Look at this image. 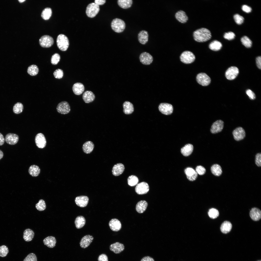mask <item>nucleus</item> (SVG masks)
Returning <instances> with one entry per match:
<instances>
[{
	"mask_svg": "<svg viewBox=\"0 0 261 261\" xmlns=\"http://www.w3.org/2000/svg\"><path fill=\"white\" fill-rule=\"evenodd\" d=\"M193 36L195 41L202 42L209 40L211 35L210 31L208 29L202 28L197 29L193 32Z\"/></svg>",
	"mask_w": 261,
	"mask_h": 261,
	"instance_id": "nucleus-1",
	"label": "nucleus"
},
{
	"mask_svg": "<svg viewBox=\"0 0 261 261\" xmlns=\"http://www.w3.org/2000/svg\"><path fill=\"white\" fill-rule=\"evenodd\" d=\"M57 44L58 48L62 51H66L69 45L68 37L63 34L59 35L57 39Z\"/></svg>",
	"mask_w": 261,
	"mask_h": 261,
	"instance_id": "nucleus-2",
	"label": "nucleus"
},
{
	"mask_svg": "<svg viewBox=\"0 0 261 261\" xmlns=\"http://www.w3.org/2000/svg\"><path fill=\"white\" fill-rule=\"evenodd\" d=\"M125 22L123 20L118 18L113 19L111 23L112 29L117 33L123 32L125 28Z\"/></svg>",
	"mask_w": 261,
	"mask_h": 261,
	"instance_id": "nucleus-3",
	"label": "nucleus"
},
{
	"mask_svg": "<svg viewBox=\"0 0 261 261\" xmlns=\"http://www.w3.org/2000/svg\"><path fill=\"white\" fill-rule=\"evenodd\" d=\"M180 58L181 61L183 63L186 64H189L194 61L195 57L192 52L186 51L182 53L180 56Z\"/></svg>",
	"mask_w": 261,
	"mask_h": 261,
	"instance_id": "nucleus-4",
	"label": "nucleus"
},
{
	"mask_svg": "<svg viewBox=\"0 0 261 261\" xmlns=\"http://www.w3.org/2000/svg\"><path fill=\"white\" fill-rule=\"evenodd\" d=\"M99 10V6L94 3H92L89 4L87 6L86 13L88 17L93 18L97 14Z\"/></svg>",
	"mask_w": 261,
	"mask_h": 261,
	"instance_id": "nucleus-5",
	"label": "nucleus"
},
{
	"mask_svg": "<svg viewBox=\"0 0 261 261\" xmlns=\"http://www.w3.org/2000/svg\"><path fill=\"white\" fill-rule=\"evenodd\" d=\"M39 43L42 47L48 48L51 47L54 42L53 38L50 36L46 35L42 36L39 40Z\"/></svg>",
	"mask_w": 261,
	"mask_h": 261,
	"instance_id": "nucleus-6",
	"label": "nucleus"
},
{
	"mask_svg": "<svg viewBox=\"0 0 261 261\" xmlns=\"http://www.w3.org/2000/svg\"><path fill=\"white\" fill-rule=\"evenodd\" d=\"M197 82L203 86L208 85L211 82L210 78L206 74L204 73H199L196 77Z\"/></svg>",
	"mask_w": 261,
	"mask_h": 261,
	"instance_id": "nucleus-7",
	"label": "nucleus"
},
{
	"mask_svg": "<svg viewBox=\"0 0 261 261\" xmlns=\"http://www.w3.org/2000/svg\"><path fill=\"white\" fill-rule=\"evenodd\" d=\"M57 110L59 113L65 114L69 113L71 109L68 103L66 101H64L58 103L57 107Z\"/></svg>",
	"mask_w": 261,
	"mask_h": 261,
	"instance_id": "nucleus-8",
	"label": "nucleus"
},
{
	"mask_svg": "<svg viewBox=\"0 0 261 261\" xmlns=\"http://www.w3.org/2000/svg\"><path fill=\"white\" fill-rule=\"evenodd\" d=\"M149 189L148 183L145 182H142L137 185L135 188V191L139 195H143L147 193Z\"/></svg>",
	"mask_w": 261,
	"mask_h": 261,
	"instance_id": "nucleus-9",
	"label": "nucleus"
},
{
	"mask_svg": "<svg viewBox=\"0 0 261 261\" xmlns=\"http://www.w3.org/2000/svg\"><path fill=\"white\" fill-rule=\"evenodd\" d=\"M239 72L238 69L234 66L229 67L225 73L226 78L229 80H232L235 79L237 76Z\"/></svg>",
	"mask_w": 261,
	"mask_h": 261,
	"instance_id": "nucleus-10",
	"label": "nucleus"
},
{
	"mask_svg": "<svg viewBox=\"0 0 261 261\" xmlns=\"http://www.w3.org/2000/svg\"><path fill=\"white\" fill-rule=\"evenodd\" d=\"M159 109L162 114L168 115L171 114L173 110V106L170 104L167 103H161L159 106Z\"/></svg>",
	"mask_w": 261,
	"mask_h": 261,
	"instance_id": "nucleus-11",
	"label": "nucleus"
},
{
	"mask_svg": "<svg viewBox=\"0 0 261 261\" xmlns=\"http://www.w3.org/2000/svg\"><path fill=\"white\" fill-rule=\"evenodd\" d=\"M234 139L239 141L243 139L246 136V133L244 129L242 127H239L236 128L232 132Z\"/></svg>",
	"mask_w": 261,
	"mask_h": 261,
	"instance_id": "nucleus-12",
	"label": "nucleus"
},
{
	"mask_svg": "<svg viewBox=\"0 0 261 261\" xmlns=\"http://www.w3.org/2000/svg\"><path fill=\"white\" fill-rule=\"evenodd\" d=\"M35 142L36 146L40 148H43L46 146V141L44 135L41 133L37 134L35 137Z\"/></svg>",
	"mask_w": 261,
	"mask_h": 261,
	"instance_id": "nucleus-13",
	"label": "nucleus"
},
{
	"mask_svg": "<svg viewBox=\"0 0 261 261\" xmlns=\"http://www.w3.org/2000/svg\"><path fill=\"white\" fill-rule=\"evenodd\" d=\"M224 126V122L222 120H219L214 122L211 127V132L213 134H216L221 132Z\"/></svg>",
	"mask_w": 261,
	"mask_h": 261,
	"instance_id": "nucleus-14",
	"label": "nucleus"
},
{
	"mask_svg": "<svg viewBox=\"0 0 261 261\" xmlns=\"http://www.w3.org/2000/svg\"><path fill=\"white\" fill-rule=\"evenodd\" d=\"M139 58L140 62L143 64L146 65H150L153 61L152 56L146 52L142 53L140 55Z\"/></svg>",
	"mask_w": 261,
	"mask_h": 261,
	"instance_id": "nucleus-15",
	"label": "nucleus"
},
{
	"mask_svg": "<svg viewBox=\"0 0 261 261\" xmlns=\"http://www.w3.org/2000/svg\"><path fill=\"white\" fill-rule=\"evenodd\" d=\"M19 137L17 134L13 133H8L5 136V140L8 144L11 145L16 144L18 142Z\"/></svg>",
	"mask_w": 261,
	"mask_h": 261,
	"instance_id": "nucleus-16",
	"label": "nucleus"
},
{
	"mask_svg": "<svg viewBox=\"0 0 261 261\" xmlns=\"http://www.w3.org/2000/svg\"><path fill=\"white\" fill-rule=\"evenodd\" d=\"M93 239V237L91 235H87L84 236L80 242V247L83 248H87L92 242Z\"/></svg>",
	"mask_w": 261,
	"mask_h": 261,
	"instance_id": "nucleus-17",
	"label": "nucleus"
},
{
	"mask_svg": "<svg viewBox=\"0 0 261 261\" xmlns=\"http://www.w3.org/2000/svg\"><path fill=\"white\" fill-rule=\"evenodd\" d=\"M88 197L84 196H77L75 199V202L76 205L81 207H86L88 204Z\"/></svg>",
	"mask_w": 261,
	"mask_h": 261,
	"instance_id": "nucleus-18",
	"label": "nucleus"
},
{
	"mask_svg": "<svg viewBox=\"0 0 261 261\" xmlns=\"http://www.w3.org/2000/svg\"><path fill=\"white\" fill-rule=\"evenodd\" d=\"M110 250L116 254L120 253L124 249L123 244L117 242L111 244L109 246Z\"/></svg>",
	"mask_w": 261,
	"mask_h": 261,
	"instance_id": "nucleus-19",
	"label": "nucleus"
},
{
	"mask_svg": "<svg viewBox=\"0 0 261 261\" xmlns=\"http://www.w3.org/2000/svg\"><path fill=\"white\" fill-rule=\"evenodd\" d=\"M187 179L189 181L195 180L197 177V173L194 169L190 167H187L184 170Z\"/></svg>",
	"mask_w": 261,
	"mask_h": 261,
	"instance_id": "nucleus-20",
	"label": "nucleus"
},
{
	"mask_svg": "<svg viewBox=\"0 0 261 261\" xmlns=\"http://www.w3.org/2000/svg\"><path fill=\"white\" fill-rule=\"evenodd\" d=\"M109 225L112 231L115 232L120 230L122 227L120 221L116 218L111 219L109 222Z\"/></svg>",
	"mask_w": 261,
	"mask_h": 261,
	"instance_id": "nucleus-21",
	"label": "nucleus"
},
{
	"mask_svg": "<svg viewBox=\"0 0 261 261\" xmlns=\"http://www.w3.org/2000/svg\"><path fill=\"white\" fill-rule=\"evenodd\" d=\"M124 168V166L123 164L121 163H117L112 168V174L115 176H118L123 173Z\"/></svg>",
	"mask_w": 261,
	"mask_h": 261,
	"instance_id": "nucleus-22",
	"label": "nucleus"
},
{
	"mask_svg": "<svg viewBox=\"0 0 261 261\" xmlns=\"http://www.w3.org/2000/svg\"><path fill=\"white\" fill-rule=\"evenodd\" d=\"M250 215L253 220L254 221H258L261 218V211L260 209L257 208H253L250 211Z\"/></svg>",
	"mask_w": 261,
	"mask_h": 261,
	"instance_id": "nucleus-23",
	"label": "nucleus"
},
{
	"mask_svg": "<svg viewBox=\"0 0 261 261\" xmlns=\"http://www.w3.org/2000/svg\"><path fill=\"white\" fill-rule=\"evenodd\" d=\"M44 244L48 247L52 248L56 246V240L55 238L53 236H48L45 238L43 240Z\"/></svg>",
	"mask_w": 261,
	"mask_h": 261,
	"instance_id": "nucleus-24",
	"label": "nucleus"
},
{
	"mask_svg": "<svg viewBox=\"0 0 261 261\" xmlns=\"http://www.w3.org/2000/svg\"><path fill=\"white\" fill-rule=\"evenodd\" d=\"M94 94L91 91H87L83 93V99L86 103H89L93 102L95 99Z\"/></svg>",
	"mask_w": 261,
	"mask_h": 261,
	"instance_id": "nucleus-25",
	"label": "nucleus"
},
{
	"mask_svg": "<svg viewBox=\"0 0 261 261\" xmlns=\"http://www.w3.org/2000/svg\"><path fill=\"white\" fill-rule=\"evenodd\" d=\"M149 35L148 32L145 30L140 31L138 34V40L141 44H145L148 41Z\"/></svg>",
	"mask_w": 261,
	"mask_h": 261,
	"instance_id": "nucleus-26",
	"label": "nucleus"
},
{
	"mask_svg": "<svg viewBox=\"0 0 261 261\" xmlns=\"http://www.w3.org/2000/svg\"><path fill=\"white\" fill-rule=\"evenodd\" d=\"M83 85L81 83L78 82L75 83L72 87V90L74 94L79 95L81 94L84 90Z\"/></svg>",
	"mask_w": 261,
	"mask_h": 261,
	"instance_id": "nucleus-27",
	"label": "nucleus"
},
{
	"mask_svg": "<svg viewBox=\"0 0 261 261\" xmlns=\"http://www.w3.org/2000/svg\"><path fill=\"white\" fill-rule=\"evenodd\" d=\"M175 16L179 22L182 23L186 22L188 19V17L186 13L182 10L177 12L175 14Z\"/></svg>",
	"mask_w": 261,
	"mask_h": 261,
	"instance_id": "nucleus-28",
	"label": "nucleus"
},
{
	"mask_svg": "<svg viewBox=\"0 0 261 261\" xmlns=\"http://www.w3.org/2000/svg\"><path fill=\"white\" fill-rule=\"evenodd\" d=\"M147 206L148 203L146 201H141L137 203L136 207V210L139 213H142L145 210Z\"/></svg>",
	"mask_w": 261,
	"mask_h": 261,
	"instance_id": "nucleus-29",
	"label": "nucleus"
},
{
	"mask_svg": "<svg viewBox=\"0 0 261 261\" xmlns=\"http://www.w3.org/2000/svg\"><path fill=\"white\" fill-rule=\"evenodd\" d=\"M94 147V144L92 142L88 141L85 142L83 145L82 149L84 153L89 154L92 151Z\"/></svg>",
	"mask_w": 261,
	"mask_h": 261,
	"instance_id": "nucleus-30",
	"label": "nucleus"
},
{
	"mask_svg": "<svg viewBox=\"0 0 261 261\" xmlns=\"http://www.w3.org/2000/svg\"><path fill=\"white\" fill-rule=\"evenodd\" d=\"M34 235V233L31 229L28 228L26 229L24 231L23 238L25 241L29 242L33 239Z\"/></svg>",
	"mask_w": 261,
	"mask_h": 261,
	"instance_id": "nucleus-31",
	"label": "nucleus"
},
{
	"mask_svg": "<svg viewBox=\"0 0 261 261\" xmlns=\"http://www.w3.org/2000/svg\"><path fill=\"white\" fill-rule=\"evenodd\" d=\"M193 149V145L190 144H188L185 145L181 148V152L183 155L187 156L191 154Z\"/></svg>",
	"mask_w": 261,
	"mask_h": 261,
	"instance_id": "nucleus-32",
	"label": "nucleus"
},
{
	"mask_svg": "<svg viewBox=\"0 0 261 261\" xmlns=\"http://www.w3.org/2000/svg\"><path fill=\"white\" fill-rule=\"evenodd\" d=\"M124 113L126 114L132 113L134 111V107L133 104L130 102L126 101L123 105Z\"/></svg>",
	"mask_w": 261,
	"mask_h": 261,
	"instance_id": "nucleus-33",
	"label": "nucleus"
},
{
	"mask_svg": "<svg viewBox=\"0 0 261 261\" xmlns=\"http://www.w3.org/2000/svg\"><path fill=\"white\" fill-rule=\"evenodd\" d=\"M232 227V225L230 222L228 221H225L221 224L220 229L222 233L226 234L231 231Z\"/></svg>",
	"mask_w": 261,
	"mask_h": 261,
	"instance_id": "nucleus-34",
	"label": "nucleus"
},
{
	"mask_svg": "<svg viewBox=\"0 0 261 261\" xmlns=\"http://www.w3.org/2000/svg\"><path fill=\"white\" fill-rule=\"evenodd\" d=\"M74 222L76 227L77 229H80L85 225L86 220L83 216H79L76 218Z\"/></svg>",
	"mask_w": 261,
	"mask_h": 261,
	"instance_id": "nucleus-35",
	"label": "nucleus"
},
{
	"mask_svg": "<svg viewBox=\"0 0 261 261\" xmlns=\"http://www.w3.org/2000/svg\"><path fill=\"white\" fill-rule=\"evenodd\" d=\"M40 170L37 166L33 165L31 166L29 169V174L33 177L37 176L40 173Z\"/></svg>",
	"mask_w": 261,
	"mask_h": 261,
	"instance_id": "nucleus-36",
	"label": "nucleus"
},
{
	"mask_svg": "<svg viewBox=\"0 0 261 261\" xmlns=\"http://www.w3.org/2000/svg\"><path fill=\"white\" fill-rule=\"evenodd\" d=\"M132 3V0H118L117 1L118 5L124 9H127L130 7Z\"/></svg>",
	"mask_w": 261,
	"mask_h": 261,
	"instance_id": "nucleus-37",
	"label": "nucleus"
},
{
	"mask_svg": "<svg viewBox=\"0 0 261 261\" xmlns=\"http://www.w3.org/2000/svg\"><path fill=\"white\" fill-rule=\"evenodd\" d=\"M222 46L221 43L217 40H214L211 42L209 45V48L214 51H218L220 49Z\"/></svg>",
	"mask_w": 261,
	"mask_h": 261,
	"instance_id": "nucleus-38",
	"label": "nucleus"
},
{
	"mask_svg": "<svg viewBox=\"0 0 261 261\" xmlns=\"http://www.w3.org/2000/svg\"><path fill=\"white\" fill-rule=\"evenodd\" d=\"M211 170L212 174L216 176H219L222 173L221 167L218 164L213 165L211 167Z\"/></svg>",
	"mask_w": 261,
	"mask_h": 261,
	"instance_id": "nucleus-39",
	"label": "nucleus"
},
{
	"mask_svg": "<svg viewBox=\"0 0 261 261\" xmlns=\"http://www.w3.org/2000/svg\"><path fill=\"white\" fill-rule=\"evenodd\" d=\"M52 14V11L50 7H46L42 11L41 16L44 20H48L50 19Z\"/></svg>",
	"mask_w": 261,
	"mask_h": 261,
	"instance_id": "nucleus-40",
	"label": "nucleus"
},
{
	"mask_svg": "<svg viewBox=\"0 0 261 261\" xmlns=\"http://www.w3.org/2000/svg\"><path fill=\"white\" fill-rule=\"evenodd\" d=\"M39 69L36 65H32L29 66L27 69V72L30 75L34 76L36 75L38 72Z\"/></svg>",
	"mask_w": 261,
	"mask_h": 261,
	"instance_id": "nucleus-41",
	"label": "nucleus"
},
{
	"mask_svg": "<svg viewBox=\"0 0 261 261\" xmlns=\"http://www.w3.org/2000/svg\"><path fill=\"white\" fill-rule=\"evenodd\" d=\"M138 181V178L136 176L134 175L130 176L128 178V184L131 186H133L137 185Z\"/></svg>",
	"mask_w": 261,
	"mask_h": 261,
	"instance_id": "nucleus-42",
	"label": "nucleus"
},
{
	"mask_svg": "<svg viewBox=\"0 0 261 261\" xmlns=\"http://www.w3.org/2000/svg\"><path fill=\"white\" fill-rule=\"evenodd\" d=\"M23 109V106L21 102H18L14 106L13 111L15 114H18L22 113Z\"/></svg>",
	"mask_w": 261,
	"mask_h": 261,
	"instance_id": "nucleus-43",
	"label": "nucleus"
},
{
	"mask_svg": "<svg viewBox=\"0 0 261 261\" xmlns=\"http://www.w3.org/2000/svg\"><path fill=\"white\" fill-rule=\"evenodd\" d=\"M241 41L243 45L246 47L249 48L251 46L252 42L247 36H243L241 38Z\"/></svg>",
	"mask_w": 261,
	"mask_h": 261,
	"instance_id": "nucleus-44",
	"label": "nucleus"
},
{
	"mask_svg": "<svg viewBox=\"0 0 261 261\" xmlns=\"http://www.w3.org/2000/svg\"><path fill=\"white\" fill-rule=\"evenodd\" d=\"M46 205L44 201L42 199H40L36 205V207L38 210L42 211L44 210L46 208Z\"/></svg>",
	"mask_w": 261,
	"mask_h": 261,
	"instance_id": "nucleus-45",
	"label": "nucleus"
},
{
	"mask_svg": "<svg viewBox=\"0 0 261 261\" xmlns=\"http://www.w3.org/2000/svg\"><path fill=\"white\" fill-rule=\"evenodd\" d=\"M219 214L218 210L214 208L210 209L208 212V215L209 217L213 219L217 218L219 216Z\"/></svg>",
	"mask_w": 261,
	"mask_h": 261,
	"instance_id": "nucleus-46",
	"label": "nucleus"
},
{
	"mask_svg": "<svg viewBox=\"0 0 261 261\" xmlns=\"http://www.w3.org/2000/svg\"><path fill=\"white\" fill-rule=\"evenodd\" d=\"M9 252L7 247L5 245H3L0 246V256L4 257L6 256Z\"/></svg>",
	"mask_w": 261,
	"mask_h": 261,
	"instance_id": "nucleus-47",
	"label": "nucleus"
},
{
	"mask_svg": "<svg viewBox=\"0 0 261 261\" xmlns=\"http://www.w3.org/2000/svg\"><path fill=\"white\" fill-rule=\"evenodd\" d=\"M60 59V56L59 54L58 53H55L51 57V62L53 65H57Z\"/></svg>",
	"mask_w": 261,
	"mask_h": 261,
	"instance_id": "nucleus-48",
	"label": "nucleus"
},
{
	"mask_svg": "<svg viewBox=\"0 0 261 261\" xmlns=\"http://www.w3.org/2000/svg\"><path fill=\"white\" fill-rule=\"evenodd\" d=\"M37 258L36 254L31 253L29 254L25 258L23 261H37Z\"/></svg>",
	"mask_w": 261,
	"mask_h": 261,
	"instance_id": "nucleus-49",
	"label": "nucleus"
},
{
	"mask_svg": "<svg viewBox=\"0 0 261 261\" xmlns=\"http://www.w3.org/2000/svg\"><path fill=\"white\" fill-rule=\"evenodd\" d=\"M233 18L236 22L238 24H241L244 21V17L238 14H236L234 15Z\"/></svg>",
	"mask_w": 261,
	"mask_h": 261,
	"instance_id": "nucleus-50",
	"label": "nucleus"
},
{
	"mask_svg": "<svg viewBox=\"0 0 261 261\" xmlns=\"http://www.w3.org/2000/svg\"><path fill=\"white\" fill-rule=\"evenodd\" d=\"M53 74L55 78L59 79L62 78L64 75L63 70L59 69L56 70L54 72Z\"/></svg>",
	"mask_w": 261,
	"mask_h": 261,
	"instance_id": "nucleus-51",
	"label": "nucleus"
},
{
	"mask_svg": "<svg viewBox=\"0 0 261 261\" xmlns=\"http://www.w3.org/2000/svg\"><path fill=\"white\" fill-rule=\"evenodd\" d=\"M235 35L233 32L231 31L225 33L224 36V37L225 39L229 40L233 39L235 38Z\"/></svg>",
	"mask_w": 261,
	"mask_h": 261,
	"instance_id": "nucleus-52",
	"label": "nucleus"
},
{
	"mask_svg": "<svg viewBox=\"0 0 261 261\" xmlns=\"http://www.w3.org/2000/svg\"><path fill=\"white\" fill-rule=\"evenodd\" d=\"M196 170L197 173L200 175L204 174L206 172L205 168L201 166H197L196 168Z\"/></svg>",
	"mask_w": 261,
	"mask_h": 261,
	"instance_id": "nucleus-53",
	"label": "nucleus"
},
{
	"mask_svg": "<svg viewBox=\"0 0 261 261\" xmlns=\"http://www.w3.org/2000/svg\"><path fill=\"white\" fill-rule=\"evenodd\" d=\"M255 163L256 165L258 167H261V153H258L255 156Z\"/></svg>",
	"mask_w": 261,
	"mask_h": 261,
	"instance_id": "nucleus-54",
	"label": "nucleus"
},
{
	"mask_svg": "<svg viewBox=\"0 0 261 261\" xmlns=\"http://www.w3.org/2000/svg\"><path fill=\"white\" fill-rule=\"evenodd\" d=\"M246 93L248 96L249 98L252 100H254L256 98L255 95L254 93L250 89H248L246 91Z\"/></svg>",
	"mask_w": 261,
	"mask_h": 261,
	"instance_id": "nucleus-55",
	"label": "nucleus"
},
{
	"mask_svg": "<svg viewBox=\"0 0 261 261\" xmlns=\"http://www.w3.org/2000/svg\"><path fill=\"white\" fill-rule=\"evenodd\" d=\"M98 260V261H108L107 256L104 254H102L99 255Z\"/></svg>",
	"mask_w": 261,
	"mask_h": 261,
	"instance_id": "nucleus-56",
	"label": "nucleus"
},
{
	"mask_svg": "<svg viewBox=\"0 0 261 261\" xmlns=\"http://www.w3.org/2000/svg\"><path fill=\"white\" fill-rule=\"evenodd\" d=\"M242 9L243 11L247 13H249L252 10V8L250 7L245 5L242 6Z\"/></svg>",
	"mask_w": 261,
	"mask_h": 261,
	"instance_id": "nucleus-57",
	"label": "nucleus"
},
{
	"mask_svg": "<svg viewBox=\"0 0 261 261\" xmlns=\"http://www.w3.org/2000/svg\"><path fill=\"white\" fill-rule=\"evenodd\" d=\"M256 62L257 67L259 69L261 68V56H258L256 58Z\"/></svg>",
	"mask_w": 261,
	"mask_h": 261,
	"instance_id": "nucleus-58",
	"label": "nucleus"
},
{
	"mask_svg": "<svg viewBox=\"0 0 261 261\" xmlns=\"http://www.w3.org/2000/svg\"><path fill=\"white\" fill-rule=\"evenodd\" d=\"M141 261H154L153 259L149 256H146L143 257Z\"/></svg>",
	"mask_w": 261,
	"mask_h": 261,
	"instance_id": "nucleus-59",
	"label": "nucleus"
},
{
	"mask_svg": "<svg viewBox=\"0 0 261 261\" xmlns=\"http://www.w3.org/2000/svg\"><path fill=\"white\" fill-rule=\"evenodd\" d=\"M106 1L105 0H94V3L99 6L105 4Z\"/></svg>",
	"mask_w": 261,
	"mask_h": 261,
	"instance_id": "nucleus-60",
	"label": "nucleus"
},
{
	"mask_svg": "<svg viewBox=\"0 0 261 261\" xmlns=\"http://www.w3.org/2000/svg\"><path fill=\"white\" fill-rule=\"evenodd\" d=\"M5 139L3 135L0 133V145H3L5 142Z\"/></svg>",
	"mask_w": 261,
	"mask_h": 261,
	"instance_id": "nucleus-61",
	"label": "nucleus"
},
{
	"mask_svg": "<svg viewBox=\"0 0 261 261\" xmlns=\"http://www.w3.org/2000/svg\"><path fill=\"white\" fill-rule=\"evenodd\" d=\"M3 152L0 150V160L3 157Z\"/></svg>",
	"mask_w": 261,
	"mask_h": 261,
	"instance_id": "nucleus-62",
	"label": "nucleus"
},
{
	"mask_svg": "<svg viewBox=\"0 0 261 261\" xmlns=\"http://www.w3.org/2000/svg\"><path fill=\"white\" fill-rule=\"evenodd\" d=\"M18 1L20 2H23L24 1H25V0H18Z\"/></svg>",
	"mask_w": 261,
	"mask_h": 261,
	"instance_id": "nucleus-63",
	"label": "nucleus"
},
{
	"mask_svg": "<svg viewBox=\"0 0 261 261\" xmlns=\"http://www.w3.org/2000/svg\"><path fill=\"white\" fill-rule=\"evenodd\" d=\"M261 261V260L258 261Z\"/></svg>",
	"mask_w": 261,
	"mask_h": 261,
	"instance_id": "nucleus-64",
	"label": "nucleus"
}]
</instances>
